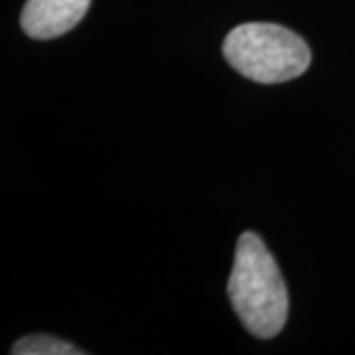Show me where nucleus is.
Segmentation results:
<instances>
[{
	"mask_svg": "<svg viewBox=\"0 0 355 355\" xmlns=\"http://www.w3.org/2000/svg\"><path fill=\"white\" fill-rule=\"evenodd\" d=\"M227 294L241 324L254 338H275L286 324L288 291L266 245L251 231L237 241Z\"/></svg>",
	"mask_w": 355,
	"mask_h": 355,
	"instance_id": "nucleus-1",
	"label": "nucleus"
},
{
	"mask_svg": "<svg viewBox=\"0 0 355 355\" xmlns=\"http://www.w3.org/2000/svg\"><path fill=\"white\" fill-rule=\"evenodd\" d=\"M229 65L257 83H284L310 67L312 53L296 32L268 22H247L233 28L223 42Z\"/></svg>",
	"mask_w": 355,
	"mask_h": 355,
	"instance_id": "nucleus-2",
	"label": "nucleus"
},
{
	"mask_svg": "<svg viewBox=\"0 0 355 355\" xmlns=\"http://www.w3.org/2000/svg\"><path fill=\"white\" fill-rule=\"evenodd\" d=\"M89 4L91 0H28L20 26L30 38H58L81 22Z\"/></svg>",
	"mask_w": 355,
	"mask_h": 355,
	"instance_id": "nucleus-3",
	"label": "nucleus"
},
{
	"mask_svg": "<svg viewBox=\"0 0 355 355\" xmlns=\"http://www.w3.org/2000/svg\"><path fill=\"white\" fill-rule=\"evenodd\" d=\"M12 355H81L83 352L77 349L71 343L62 342L58 338L36 334V336H26L22 340L14 343L10 349Z\"/></svg>",
	"mask_w": 355,
	"mask_h": 355,
	"instance_id": "nucleus-4",
	"label": "nucleus"
}]
</instances>
